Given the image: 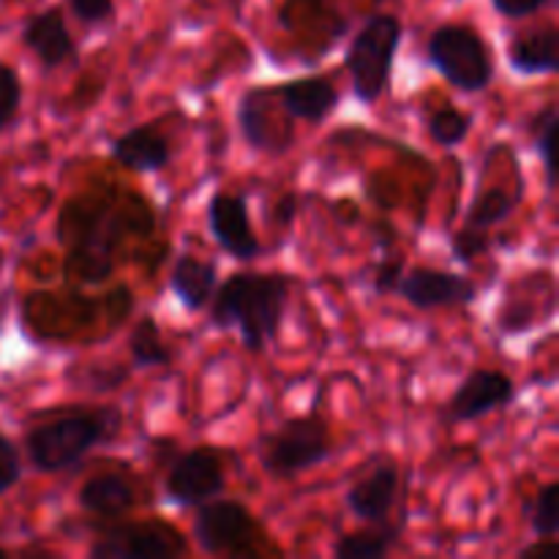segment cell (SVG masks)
<instances>
[{
  "mask_svg": "<svg viewBox=\"0 0 559 559\" xmlns=\"http://www.w3.org/2000/svg\"><path fill=\"white\" fill-rule=\"evenodd\" d=\"M289 278L282 273H235L213 293L211 322L238 328L249 353H262L276 338L287 311Z\"/></svg>",
  "mask_w": 559,
  "mask_h": 559,
  "instance_id": "cell-1",
  "label": "cell"
},
{
  "mask_svg": "<svg viewBox=\"0 0 559 559\" xmlns=\"http://www.w3.org/2000/svg\"><path fill=\"white\" fill-rule=\"evenodd\" d=\"M120 429V413L112 407L96 413H71L27 431V456L41 473H60L80 464Z\"/></svg>",
  "mask_w": 559,
  "mask_h": 559,
  "instance_id": "cell-2",
  "label": "cell"
},
{
  "mask_svg": "<svg viewBox=\"0 0 559 559\" xmlns=\"http://www.w3.org/2000/svg\"><path fill=\"white\" fill-rule=\"evenodd\" d=\"M402 44V22L393 14H374L355 33L347 49V71L358 102L374 104L388 91L393 58Z\"/></svg>",
  "mask_w": 559,
  "mask_h": 559,
  "instance_id": "cell-3",
  "label": "cell"
},
{
  "mask_svg": "<svg viewBox=\"0 0 559 559\" xmlns=\"http://www.w3.org/2000/svg\"><path fill=\"white\" fill-rule=\"evenodd\" d=\"M426 58L459 91H486L495 80V60L489 47L480 33L467 25L437 27L426 47Z\"/></svg>",
  "mask_w": 559,
  "mask_h": 559,
  "instance_id": "cell-4",
  "label": "cell"
},
{
  "mask_svg": "<svg viewBox=\"0 0 559 559\" xmlns=\"http://www.w3.org/2000/svg\"><path fill=\"white\" fill-rule=\"evenodd\" d=\"M260 462L273 478H293L331 456V435L320 418H293L260 440Z\"/></svg>",
  "mask_w": 559,
  "mask_h": 559,
  "instance_id": "cell-5",
  "label": "cell"
},
{
  "mask_svg": "<svg viewBox=\"0 0 559 559\" xmlns=\"http://www.w3.org/2000/svg\"><path fill=\"white\" fill-rule=\"evenodd\" d=\"M194 538L207 555H249L254 540V516L235 500H207L197 506Z\"/></svg>",
  "mask_w": 559,
  "mask_h": 559,
  "instance_id": "cell-6",
  "label": "cell"
},
{
  "mask_svg": "<svg viewBox=\"0 0 559 559\" xmlns=\"http://www.w3.org/2000/svg\"><path fill=\"white\" fill-rule=\"evenodd\" d=\"M186 551V540L167 524H126L91 546L93 559H169Z\"/></svg>",
  "mask_w": 559,
  "mask_h": 559,
  "instance_id": "cell-7",
  "label": "cell"
},
{
  "mask_svg": "<svg viewBox=\"0 0 559 559\" xmlns=\"http://www.w3.org/2000/svg\"><path fill=\"white\" fill-rule=\"evenodd\" d=\"M224 489L222 459L211 448H194L169 467L164 491L180 508H197Z\"/></svg>",
  "mask_w": 559,
  "mask_h": 559,
  "instance_id": "cell-8",
  "label": "cell"
},
{
  "mask_svg": "<svg viewBox=\"0 0 559 559\" xmlns=\"http://www.w3.org/2000/svg\"><path fill=\"white\" fill-rule=\"evenodd\" d=\"M513 396H516V388L511 377L502 371L478 369L459 385L451 402L445 404V415L453 424H467V420H478L495 409L508 407Z\"/></svg>",
  "mask_w": 559,
  "mask_h": 559,
  "instance_id": "cell-9",
  "label": "cell"
},
{
  "mask_svg": "<svg viewBox=\"0 0 559 559\" xmlns=\"http://www.w3.org/2000/svg\"><path fill=\"white\" fill-rule=\"evenodd\" d=\"M396 293L418 309H445V306L473 304L478 289L469 278L456 276V273L415 267V271L402 273Z\"/></svg>",
  "mask_w": 559,
  "mask_h": 559,
  "instance_id": "cell-10",
  "label": "cell"
},
{
  "mask_svg": "<svg viewBox=\"0 0 559 559\" xmlns=\"http://www.w3.org/2000/svg\"><path fill=\"white\" fill-rule=\"evenodd\" d=\"M207 227H211L213 238L222 246L227 254L235 260H254L260 254V240H257L254 229H251L249 207H246L243 197L235 194H216L207 205Z\"/></svg>",
  "mask_w": 559,
  "mask_h": 559,
  "instance_id": "cell-11",
  "label": "cell"
},
{
  "mask_svg": "<svg viewBox=\"0 0 559 559\" xmlns=\"http://www.w3.org/2000/svg\"><path fill=\"white\" fill-rule=\"evenodd\" d=\"M399 495V467L393 462L377 464L366 475H360L347 491V508L364 522H388L393 502Z\"/></svg>",
  "mask_w": 559,
  "mask_h": 559,
  "instance_id": "cell-12",
  "label": "cell"
},
{
  "mask_svg": "<svg viewBox=\"0 0 559 559\" xmlns=\"http://www.w3.org/2000/svg\"><path fill=\"white\" fill-rule=\"evenodd\" d=\"M271 93L278 98L289 118L309 120V123H320L338 107L336 85L325 76H304V80L284 82V85L271 87Z\"/></svg>",
  "mask_w": 559,
  "mask_h": 559,
  "instance_id": "cell-13",
  "label": "cell"
},
{
  "mask_svg": "<svg viewBox=\"0 0 559 559\" xmlns=\"http://www.w3.org/2000/svg\"><path fill=\"white\" fill-rule=\"evenodd\" d=\"M22 41L38 58L44 69H58V66L69 63L76 52V44L71 38L69 27H66L63 11L47 9L38 16H33L25 25Z\"/></svg>",
  "mask_w": 559,
  "mask_h": 559,
  "instance_id": "cell-14",
  "label": "cell"
},
{
  "mask_svg": "<svg viewBox=\"0 0 559 559\" xmlns=\"http://www.w3.org/2000/svg\"><path fill=\"white\" fill-rule=\"evenodd\" d=\"M112 158L134 173H158L169 164L173 151L167 136L158 134L153 126H136L112 142Z\"/></svg>",
  "mask_w": 559,
  "mask_h": 559,
  "instance_id": "cell-15",
  "label": "cell"
},
{
  "mask_svg": "<svg viewBox=\"0 0 559 559\" xmlns=\"http://www.w3.org/2000/svg\"><path fill=\"white\" fill-rule=\"evenodd\" d=\"M559 36L555 27H544V31L524 33L508 44V63L516 74L522 76H544L557 74L559 55H557Z\"/></svg>",
  "mask_w": 559,
  "mask_h": 559,
  "instance_id": "cell-16",
  "label": "cell"
},
{
  "mask_svg": "<svg viewBox=\"0 0 559 559\" xmlns=\"http://www.w3.org/2000/svg\"><path fill=\"white\" fill-rule=\"evenodd\" d=\"M169 289L189 311H202L216 293V265L194 254H180L169 273Z\"/></svg>",
  "mask_w": 559,
  "mask_h": 559,
  "instance_id": "cell-17",
  "label": "cell"
},
{
  "mask_svg": "<svg viewBox=\"0 0 559 559\" xmlns=\"http://www.w3.org/2000/svg\"><path fill=\"white\" fill-rule=\"evenodd\" d=\"M82 511L96 513V516H120L134 506V489L129 480L118 473H104L87 480L76 495Z\"/></svg>",
  "mask_w": 559,
  "mask_h": 559,
  "instance_id": "cell-18",
  "label": "cell"
},
{
  "mask_svg": "<svg viewBox=\"0 0 559 559\" xmlns=\"http://www.w3.org/2000/svg\"><path fill=\"white\" fill-rule=\"evenodd\" d=\"M267 87H251L243 93L238 104V123L240 134L246 136L254 151H276V134H273V126L267 123L271 112H267Z\"/></svg>",
  "mask_w": 559,
  "mask_h": 559,
  "instance_id": "cell-19",
  "label": "cell"
},
{
  "mask_svg": "<svg viewBox=\"0 0 559 559\" xmlns=\"http://www.w3.org/2000/svg\"><path fill=\"white\" fill-rule=\"evenodd\" d=\"M399 535L402 527L399 524L377 522L371 530L364 533H353L347 538H338L333 546V555L336 559H377L391 555L393 546L399 544Z\"/></svg>",
  "mask_w": 559,
  "mask_h": 559,
  "instance_id": "cell-20",
  "label": "cell"
},
{
  "mask_svg": "<svg viewBox=\"0 0 559 559\" xmlns=\"http://www.w3.org/2000/svg\"><path fill=\"white\" fill-rule=\"evenodd\" d=\"M519 200H522V191L516 194H508L502 189H491L486 194H480L478 200L473 202L467 216V227H478V229H489L495 224L506 222L513 211H516Z\"/></svg>",
  "mask_w": 559,
  "mask_h": 559,
  "instance_id": "cell-21",
  "label": "cell"
},
{
  "mask_svg": "<svg viewBox=\"0 0 559 559\" xmlns=\"http://www.w3.org/2000/svg\"><path fill=\"white\" fill-rule=\"evenodd\" d=\"M129 347L136 366H164L169 360V349L164 344L162 331H158L153 317H145V320L136 322L134 333L129 338Z\"/></svg>",
  "mask_w": 559,
  "mask_h": 559,
  "instance_id": "cell-22",
  "label": "cell"
},
{
  "mask_svg": "<svg viewBox=\"0 0 559 559\" xmlns=\"http://www.w3.org/2000/svg\"><path fill=\"white\" fill-rule=\"evenodd\" d=\"M557 104H549V107L540 109L533 120V140L535 151L540 153V162H544L546 169V183H549V191L557 189V158H555V140H557Z\"/></svg>",
  "mask_w": 559,
  "mask_h": 559,
  "instance_id": "cell-23",
  "label": "cell"
},
{
  "mask_svg": "<svg viewBox=\"0 0 559 559\" xmlns=\"http://www.w3.org/2000/svg\"><path fill=\"white\" fill-rule=\"evenodd\" d=\"M426 129H429V136L437 142V145L456 147L467 140L469 129H473V118L464 115L462 109L456 107H442L429 115Z\"/></svg>",
  "mask_w": 559,
  "mask_h": 559,
  "instance_id": "cell-24",
  "label": "cell"
},
{
  "mask_svg": "<svg viewBox=\"0 0 559 559\" xmlns=\"http://www.w3.org/2000/svg\"><path fill=\"white\" fill-rule=\"evenodd\" d=\"M559 486L549 484L538 491L533 508H530V527L538 538H555L559 530Z\"/></svg>",
  "mask_w": 559,
  "mask_h": 559,
  "instance_id": "cell-25",
  "label": "cell"
},
{
  "mask_svg": "<svg viewBox=\"0 0 559 559\" xmlns=\"http://www.w3.org/2000/svg\"><path fill=\"white\" fill-rule=\"evenodd\" d=\"M22 104V85L20 76L11 66L0 63V131L9 129L11 120L16 118Z\"/></svg>",
  "mask_w": 559,
  "mask_h": 559,
  "instance_id": "cell-26",
  "label": "cell"
},
{
  "mask_svg": "<svg viewBox=\"0 0 559 559\" xmlns=\"http://www.w3.org/2000/svg\"><path fill=\"white\" fill-rule=\"evenodd\" d=\"M486 251H489V235H486V229L464 227L453 238V254H456V260L467 262V265L473 260H478L480 254H486Z\"/></svg>",
  "mask_w": 559,
  "mask_h": 559,
  "instance_id": "cell-27",
  "label": "cell"
},
{
  "mask_svg": "<svg viewBox=\"0 0 559 559\" xmlns=\"http://www.w3.org/2000/svg\"><path fill=\"white\" fill-rule=\"evenodd\" d=\"M20 480V451L9 437L0 435V495Z\"/></svg>",
  "mask_w": 559,
  "mask_h": 559,
  "instance_id": "cell-28",
  "label": "cell"
},
{
  "mask_svg": "<svg viewBox=\"0 0 559 559\" xmlns=\"http://www.w3.org/2000/svg\"><path fill=\"white\" fill-rule=\"evenodd\" d=\"M69 5L76 20L87 22V25L107 22L115 14V0H69Z\"/></svg>",
  "mask_w": 559,
  "mask_h": 559,
  "instance_id": "cell-29",
  "label": "cell"
},
{
  "mask_svg": "<svg viewBox=\"0 0 559 559\" xmlns=\"http://www.w3.org/2000/svg\"><path fill=\"white\" fill-rule=\"evenodd\" d=\"M546 0H491L497 11L508 20H519V16H530L544 5Z\"/></svg>",
  "mask_w": 559,
  "mask_h": 559,
  "instance_id": "cell-30",
  "label": "cell"
},
{
  "mask_svg": "<svg viewBox=\"0 0 559 559\" xmlns=\"http://www.w3.org/2000/svg\"><path fill=\"white\" fill-rule=\"evenodd\" d=\"M402 260H393V262H382L380 271L374 276V289L377 293H396L399 287V278H402Z\"/></svg>",
  "mask_w": 559,
  "mask_h": 559,
  "instance_id": "cell-31",
  "label": "cell"
},
{
  "mask_svg": "<svg viewBox=\"0 0 559 559\" xmlns=\"http://www.w3.org/2000/svg\"><path fill=\"white\" fill-rule=\"evenodd\" d=\"M126 380V371L120 366H109V369H93L91 374V388L96 391H112L120 382Z\"/></svg>",
  "mask_w": 559,
  "mask_h": 559,
  "instance_id": "cell-32",
  "label": "cell"
},
{
  "mask_svg": "<svg viewBox=\"0 0 559 559\" xmlns=\"http://www.w3.org/2000/svg\"><path fill=\"white\" fill-rule=\"evenodd\" d=\"M276 216L282 218L284 224L293 222V218H295V197L293 194H287L282 202H278V205H276Z\"/></svg>",
  "mask_w": 559,
  "mask_h": 559,
  "instance_id": "cell-33",
  "label": "cell"
},
{
  "mask_svg": "<svg viewBox=\"0 0 559 559\" xmlns=\"http://www.w3.org/2000/svg\"><path fill=\"white\" fill-rule=\"evenodd\" d=\"M3 557H9V551H5V549H0V559H3Z\"/></svg>",
  "mask_w": 559,
  "mask_h": 559,
  "instance_id": "cell-34",
  "label": "cell"
}]
</instances>
